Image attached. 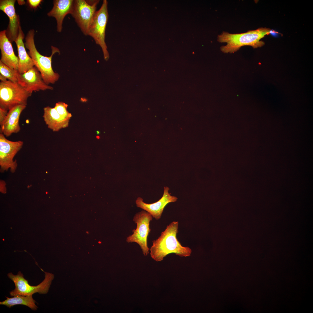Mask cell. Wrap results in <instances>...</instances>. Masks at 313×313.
I'll list each match as a JSON object with an SVG mask.
<instances>
[{"label": "cell", "instance_id": "obj_1", "mask_svg": "<svg viewBox=\"0 0 313 313\" xmlns=\"http://www.w3.org/2000/svg\"><path fill=\"white\" fill-rule=\"evenodd\" d=\"M178 225V221L172 222L167 226L157 239L152 241L150 250V256L154 260L161 261L168 254L172 253L181 257L191 256V249L182 246L177 238Z\"/></svg>", "mask_w": 313, "mask_h": 313}, {"label": "cell", "instance_id": "obj_2", "mask_svg": "<svg viewBox=\"0 0 313 313\" xmlns=\"http://www.w3.org/2000/svg\"><path fill=\"white\" fill-rule=\"evenodd\" d=\"M270 31V29L265 28L239 34H231L223 31L218 36L217 41L220 43H227L226 45L221 47V50L222 52L233 53L244 46H250L254 48L263 46L265 43L260 40L265 35L269 34Z\"/></svg>", "mask_w": 313, "mask_h": 313}, {"label": "cell", "instance_id": "obj_3", "mask_svg": "<svg viewBox=\"0 0 313 313\" xmlns=\"http://www.w3.org/2000/svg\"><path fill=\"white\" fill-rule=\"evenodd\" d=\"M34 31L30 30L25 38L24 43L26 48L28 50V53L32 58L36 67L40 72L42 78L47 85L54 84L59 79L60 76L53 71L52 66V59L55 53H60L57 48L51 46L52 54L49 57L44 56L37 50L34 40Z\"/></svg>", "mask_w": 313, "mask_h": 313}, {"label": "cell", "instance_id": "obj_4", "mask_svg": "<svg viewBox=\"0 0 313 313\" xmlns=\"http://www.w3.org/2000/svg\"><path fill=\"white\" fill-rule=\"evenodd\" d=\"M31 93L27 91L18 82L9 80L0 83V107L9 110L18 105H26L28 98Z\"/></svg>", "mask_w": 313, "mask_h": 313}, {"label": "cell", "instance_id": "obj_5", "mask_svg": "<svg viewBox=\"0 0 313 313\" xmlns=\"http://www.w3.org/2000/svg\"><path fill=\"white\" fill-rule=\"evenodd\" d=\"M108 5L107 0H103L101 8L95 13L88 34L92 37L96 43L101 47L105 60H108L109 57L105 41V30L109 16Z\"/></svg>", "mask_w": 313, "mask_h": 313}, {"label": "cell", "instance_id": "obj_6", "mask_svg": "<svg viewBox=\"0 0 313 313\" xmlns=\"http://www.w3.org/2000/svg\"><path fill=\"white\" fill-rule=\"evenodd\" d=\"M44 272L45 274L44 280L35 286L30 285L28 281L24 278L20 271H19L16 275H14L12 272L8 273L7 275L8 277L13 282L15 285V289L10 292V295L13 296L17 295H32L37 292L40 294H47L53 279L54 275L49 272Z\"/></svg>", "mask_w": 313, "mask_h": 313}, {"label": "cell", "instance_id": "obj_7", "mask_svg": "<svg viewBox=\"0 0 313 313\" xmlns=\"http://www.w3.org/2000/svg\"><path fill=\"white\" fill-rule=\"evenodd\" d=\"M152 219V216L145 210L137 213L133 219L137 224L136 228L132 230L133 234L126 239V241L128 243L135 242L137 243L145 256L149 253L150 248L148 245L147 238L151 230L150 224Z\"/></svg>", "mask_w": 313, "mask_h": 313}, {"label": "cell", "instance_id": "obj_8", "mask_svg": "<svg viewBox=\"0 0 313 313\" xmlns=\"http://www.w3.org/2000/svg\"><path fill=\"white\" fill-rule=\"evenodd\" d=\"M99 0H74L71 15L83 33L88 35L90 26L97 11Z\"/></svg>", "mask_w": 313, "mask_h": 313}, {"label": "cell", "instance_id": "obj_9", "mask_svg": "<svg viewBox=\"0 0 313 313\" xmlns=\"http://www.w3.org/2000/svg\"><path fill=\"white\" fill-rule=\"evenodd\" d=\"M23 144L21 141H10L2 133L0 134V165L2 171L10 169L11 172H15L17 164L16 161H13V158Z\"/></svg>", "mask_w": 313, "mask_h": 313}, {"label": "cell", "instance_id": "obj_10", "mask_svg": "<svg viewBox=\"0 0 313 313\" xmlns=\"http://www.w3.org/2000/svg\"><path fill=\"white\" fill-rule=\"evenodd\" d=\"M17 78L18 83L31 94L33 91L53 90V89L45 83L40 72L35 66L25 73H18Z\"/></svg>", "mask_w": 313, "mask_h": 313}, {"label": "cell", "instance_id": "obj_11", "mask_svg": "<svg viewBox=\"0 0 313 313\" xmlns=\"http://www.w3.org/2000/svg\"><path fill=\"white\" fill-rule=\"evenodd\" d=\"M169 189L168 187H164L162 196L158 201L153 203H145L142 198L138 197L135 201L137 206L150 213L156 220L160 219L165 206L169 203L176 201L178 199L176 197L172 196L169 193Z\"/></svg>", "mask_w": 313, "mask_h": 313}, {"label": "cell", "instance_id": "obj_12", "mask_svg": "<svg viewBox=\"0 0 313 313\" xmlns=\"http://www.w3.org/2000/svg\"><path fill=\"white\" fill-rule=\"evenodd\" d=\"M15 0H1L0 9L8 17L9 21L6 30L8 38L12 43L15 41L19 34L20 26V18L17 14L14 8Z\"/></svg>", "mask_w": 313, "mask_h": 313}, {"label": "cell", "instance_id": "obj_13", "mask_svg": "<svg viewBox=\"0 0 313 313\" xmlns=\"http://www.w3.org/2000/svg\"><path fill=\"white\" fill-rule=\"evenodd\" d=\"M26 105H20L10 109L4 121L0 126V132L6 137L12 133H17L20 130L19 120L21 113Z\"/></svg>", "mask_w": 313, "mask_h": 313}, {"label": "cell", "instance_id": "obj_14", "mask_svg": "<svg viewBox=\"0 0 313 313\" xmlns=\"http://www.w3.org/2000/svg\"><path fill=\"white\" fill-rule=\"evenodd\" d=\"M0 61L10 68L18 70L19 58L14 53L11 43L7 37L6 30L0 32Z\"/></svg>", "mask_w": 313, "mask_h": 313}, {"label": "cell", "instance_id": "obj_15", "mask_svg": "<svg viewBox=\"0 0 313 313\" xmlns=\"http://www.w3.org/2000/svg\"><path fill=\"white\" fill-rule=\"evenodd\" d=\"M74 0H55L52 10L47 13L49 17L55 18L57 23V31L60 32L62 29V23L65 17L72 14L74 8Z\"/></svg>", "mask_w": 313, "mask_h": 313}, {"label": "cell", "instance_id": "obj_16", "mask_svg": "<svg viewBox=\"0 0 313 313\" xmlns=\"http://www.w3.org/2000/svg\"><path fill=\"white\" fill-rule=\"evenodd\" d=\"M24 37V34L20 26L18 36L15 41L19 59L18 71L20 74L26 72L34 66L32 58L26 50L23 41Z\"/></svg>", "mask_w": 313, "mask_h": 313}, {"label": "cell", "instance_id": "obj_17", "mask_svg": "<svg viewBox=\"0 0 313 313\" xmlns=\"http://www.w3.org/2000/svg\"><path fill=\"white\" fill-rule=\"evenodd\" d=\"M43 117L48 127L53 132H58L68 127L69 121L65 119L58 113L54 108L44 107Z\"/></svg>", "mask_w": 313, "mask_h": 313}, {"label": "cell", "instance_id": "obj_18", "mask_svg": "<svg viewBox=\"0 0 313 313\" xmlns=\"http://www.w3.org/2000/svg\"><path fill=\"white\" fill-rule=\"evenodd\" d=\"M6 298V300L0 302V305H5L9 308L16 305H23L28 307L33 310H37L38 308L35 303L36 301L33 298L32 295H17L12 298Z\"/></svg>", "mask_w": 313, "mask_h": 313}, {"label": "cell", "instance_id": "obj_19", "mask_svg": "<svg viewBox=\"0 0 313 313\" xmlns=\"http://www.w3.org/2000/svg\"><path fill=\"white\" fill-rule=\"evenodd\" d=\"M0 74L7 79L15 82H18L17 70L12 69L0 61Z\"/></svg>", "mask_w": 313, "mask_h": 313}, {"label": "cell", "instance_id": "obj_20", "mask_svg": "<svg viewBox=\"0 0 313 313\" xmlns=\"http://www.w3.org/2000/svg\"><path fill=\"white\" fill-rule=\"evenodd\" d=\"M68 106V105L65 103L59 101L55 104L54 108L61 117L69 121L72 115L67 110Z\"/></svg>", "mask_w": 313, "mask_h": 313}, {"label": "cell", "instance_id": "obj_21", "mask_svg": "<svg viewBox=\"0 0 313 313\" xmlns=\"http://www.w3.org/2000/svg\"><path fill=\"white\" fill-rule=\"evenodd\" d=\"M8 110L0 107V125H2L8 113Z\"/></svg>", "mask_w": 313, "mask_h": 313}, {"label": "cell", "instance_id": "obj_22", "mask_svg": "<svg viewBox=\"0 0 313 313\" xmlns=\"http://www.w3.org/2000/svg\"><path fill=\"white\" fill-rule=\"evenodd\" d=\"M42 1L41 0H28L27 3L30 6L33 8H37Z\"/></svg>", "mask_w": 313, "mask_h": 313}]
</instances>
